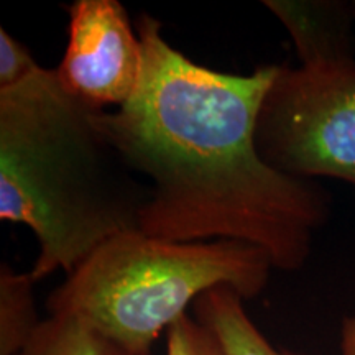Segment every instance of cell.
I'll use <instances>...</instances> for the list:
<instances>
[{"mask_svg":"<svg viewBox=\"0 0 355 355\" xmlns=\"http://www.w3.org/2000/svg\"><path fill=\"white\" fill-rule=\"evenodd\" d=\"M141 71L122 107L99 110L102 135L148 186L139 230L171 242L239 241L275 270L298 272L331 214L318 181L261 159L255 125L278 64L230 74L194 63L148 13L137 21Z\"/></svg>","mask_w":355,"mask_h":355,"instance_id":"1","label":"cell"},{"mask_svg":"<svg viewBox=\"0 0 355 355\" xmlns=\"http://www.w3.org/2000/svg\"><path fill=\"white\" fill-rule=\"evenodd\" d=\"M99 110L69 94L55 69L0 91V220L37 237V283L139 230L148 186L102 135Z\"/></svg>","mask_w":355,"mask_h":355,"instance_id":"2","label":"cell"},{"mask_svg":"<svg viewBox=\"0 0 355 355\" xmlns=\"http://www.w3.org/2000/svg\"><path fill=\"white\" fill-rule=\"evenodd\" d=\"M273 270L266 252L247 242H171L130 230L66 275L46 308L84 319L132 355H150L204 293L229 286L254 300Z\"/></svg>","mask_w":355,"mask_h":355,"instance_id":"3","label":"cell"},{"mask_svg":"<svg viewBox=\"0 0 355 355\" xmlns=\"http://www.w3.org/2000/svg\"><path fill=\"white\" fill-rule=\"evenodd\" d=\"M255 145L279 173L355 188V60L278 64L257 115Z\"/></svg>","mask_w":355,"mask_h":355,"instance_id":"4","label":"cell"},{"mask_svg":"<svg viewBox=\"0 0 355 355\" xmlns=\"http://www.w3.org/2000/svg\"><path fill=\"white\" fill-rule=\"evenodd\" d=\"M68 12V44L55 68L69 94L94 109L127 104L141 71V42L117 0H74Z\"/></svg>","mask_w":355,"mask_h":355,"instance_id":"5","label":"cell"},{"mask_svg":"<svg viewBox=\"0 0 355 355\" xmlns=\"http://www.w3.org/2000/svg\"><path fill=\"white\" fill-rule=\"evenodd\" d=\"M295 43L301 66L355 60V15L350 2L265 0Z\"/></svg>","mask_w":355,"mask_h":355,"instance_id":"6","label":"cell"},{"mask_svg":"<svg viewBox=\"0 0 355 355\" xmlns=\"http://www.w3.org/2000/svg\"><path fill=\"white\" fill-rule=\"evenodd\" d=\"M245 300L229 286H217L199 296L194 318L212 331L225 355H303L278 349L248 316Z\"/></svg>","mask_w":355,"mask_h":355,"instance_id":"7","label":"cell"},{"mask_svg":"<svg viewBox=\"0 0 355 355\" xmlns=\"http://www.w3.org/2000/svg\"><path fill=\"white\" fill-rule=\"evenodd\" d=\"M30 272L0 265V355H19L42 324Z\"/></svg>","mask_w":355,"mask_h":355,"instance_id":"8","label":"cell"},{"mask_svg":"<svg viewBox=\"0 0 355 355\" xmlns=\"http://www.w3.org/2000/svg\"><path fill=\"white\" fill-rule=\"evenodd\" d=\"M19 355H132L84 319L50 314Z\"/></svg>","mask_w":355,"mask_h":355,"instance_id":"9","label":"cell"},{"mask_svg":"<svg viewBox=\"0 0 355 355\" xmlns=\"http://www.w3.org/2000/svg\"><path fill=\"white\" fill-rule=\"evenodd\" d=\"M165 336V355H225L212 331L189 314L173 324Z\"/></svg>","mask_w":355,"mask_h":355,"instance_id":"10","label":"cell"},{"mask_svg":"<svg viewBox=\"0 0 355 355\" xmlns=\"http://www.w3.org/2000/svg\"><path fill=\"white\" fill-rule=\"evenodd\" d=\"M40 69L28 48L0 26V91L19 86Z\"/></svg>","mask_w":355,"mask_h":355,"instance_id":"11","label":"cell"},{"mask_svg":"<svg viewBox=\"0 0 355 355\" xmlns=\"http://www.w3.org/2000/svg\"><path fill=\"white\" fill-rule=\"evenodd\" d=\"M340 355H355V314L344 318L340 326Z\"/></svg>","mask_w":355,"mask_h":355,"instance_id":"12","label":"cell"},{"mask_svg":"<svg viewBox=\"0 0 355 355\" xmlns=\"http://www.w3.org/2000/svg\"><path fill=\"white\" fill-rule=\"evenodd\" d=\"M350 6H352V10H354V15H355V0H354V2H350Z\"/></svg>","mask_w":355,"mask_h":355,"instance_id":"13","label":"cell"}]
</instances>
